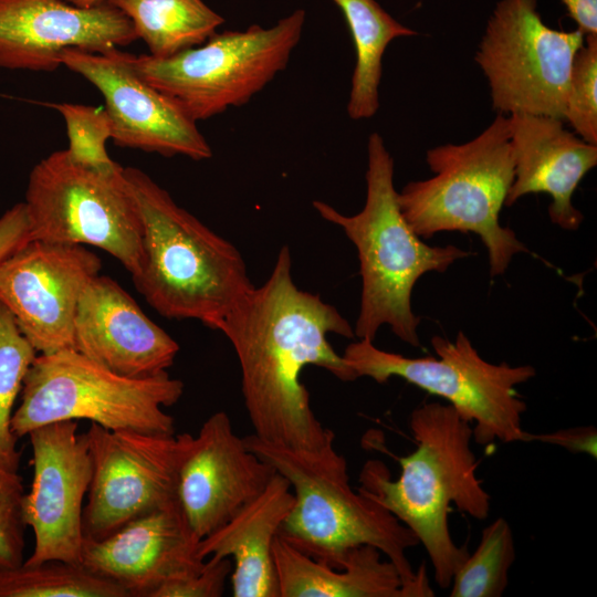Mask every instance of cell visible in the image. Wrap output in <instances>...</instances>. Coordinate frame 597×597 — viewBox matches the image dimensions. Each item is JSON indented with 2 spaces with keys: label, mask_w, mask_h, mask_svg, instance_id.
Masks as SVG:
<instances>
[{
  "label": "cell",
  "mask_w": 597,
  "mask_h": 597,
  "mask_svg": "<svg viewBox=\"0 0 597 597\" xmlns=\"http://www.w3.org/2000/svg\"><path fill=\"white\" fill-rule=\"evenodd\" d=\"M306 13L297 9L270 28L214 33L168 57L130 60L137 74L191 119L205 121L247 104L282 72L301 41Z\"/></svg>",
  "instance_id": "30bf717a"
},
{
  "label": "cell",
  "mask_w": 597,
  "mask_h": 597,
  "mask_svg": "<svg viewBox=\"0 0 597 597\" xmlns=\"http://www.w3.org/2000/svg\"><path fill=\"white\" fill-rule=\"evenodd\" d=\"M293 503L289 481L276 472L258 496L199 541L200 558H233L232 596L280 597L272 546Z\"/></svg>",
  "instance_id": "44dd1931"
},
{
  "label": "cell",
  "mask_w": 597,
  "mask_h": 597,
  "mask_svg": "<svg viewBox=\"0 0 597 597\" xmlns=\"http://www.w3.org/2000/svg\"><path fill=\"white\" fill-rule=\"evenodd\" d=\"M101 269L85 245L30 240L0 263V302L39 354L73 349L78 300Z\"/></svg>",
  "instance_id": "4fadbf2b"
},
{
  "label": "cell",
  "mask_w": 597,
  "mask_h": 597,
  "mask_svg": "<svg viewBox=\"0 0 597 597\" xmlns=\"http://www.w3.org/2000/svg\"><path fill=\"white\" fill-rule=\"evenodd\" d=\"M136 40L130 20L107 2L0 0V69L52 72L67 48L102 53Z\"/></svg>",
  "instance_id": "e0dca14e"
},
{
  "label": "cell",
  "mask_w": 597,
  "mask_h": 597,
  "mask_svg": "<svg viewBox=\"0 0 597 597\" xmlns=\"http://www.w3.org/2000/svg\"><path fill=\"white\" fill-rule=\"evenodd\" d=\"M214 329L226 335L239 359L254 436L302 450H320L335 436L315 416L301 374L313 365L343 381L356 380L327 338H353L355 333L335 306L296 286L287 245L279 251L268 280L240 298Z\"/></svg>",
  "instance_id": "6da1fadb"
},
{
  "label": "cell",
  "mask_w": 597,
  "mask_h": 597,
  "mask_svg": "<svg viewBox=\"0 0 597 597\" xmlns=\"http://www.w3.org/2000/svg\"><path fill=\"white\" fill-rule=\"evenodd\" d=\"M232 567L230 558L208 557L200 570L165 582L151 597H220Z\"/></svg>",
  "instance_id": "4dcf8cb0"
},
{
  "label": "cell",
  "mask_w": 597,
  "mask_h": 597,
  "mask_svg": "<svg viewBox=\"0 0 597 597\" xmlns=\"http://www.w3.org/2000/svg\"><path fill=\"white\" fill-rule=\"evenodd\" d=\"M540 441L558 446L573 453L597 458V431L593 426L574 427L547 433H526V442Z\"/></svg>",
  "instance_id": "1f68e13d"
},
{
  "label": "cell",
  "mask_w": 597,
  "mask_h": 597,
  "mask_svg": "<svg viewBox=\"0 0 597 597\" xmlns=\"http://www.w3.org/2000/svg\"><path fill=\"white\" fill-rule=\"evenodd\" d=\"M0 597H129L82 564L51 559L0 570Z\"/></svg>",
  "instance_id": "d4e9b609"
},
{
  "label": "cell",
  "mask_w": 597,
  "mask_h": 597,
  "mask_svg": "<svg viewBox=\"0 0 597 597\" xmlns=\"http://www.w3.org/2000/svg\"><path fill=\"white\" fill-rule=\"evenodd\" d=\"M85 436L92 479L83 509L84 538L103 540L178 501V471L190 433L159 436L91 422Z\"/></svg>",
  "instance_id": "7c38bea8"
},
{
  "label": "cell",
  "mask_w": 597,
  "mask_h": 597,
  "mask_svg": "<svg viewBox=\"0 0 597 597\" xmlns=\"http://www.w3.org/2000/svg\"><path fill=\"white\" fill-rule=\"evenodd\" d=\"M78 8H93L105 3L107 0H64Z\"/></svg>",
  "instance_id": "e575fe53"
},
{
  "label": "cell",
  "mask_w": 597,
  "mask_h": 597,
  "mask_svg": "<svg viewBox=\"0 0 597 597\" xmlns=\"http://www.w3.org/2000/svg\"><path fill=\"white\" fill-rule=\"evenodd\" d=\"M132 22L156 57H168L200 45L224 19L202 0H107Z\"/></svg>",
  "instance_id": "cb8c5ba5"
},
{
  "label": "cell",
  "mask_w": 597,
  "mask_h": 597,
  "mask_svg": "<svg viewBox=\"0 0 597 597\" xmlns=\"http://www.w3.org/2000/svg\"><path fill=\"white\" fill-rule=\"evenodd\" d=\"M313 207L339 227L357 250L362 294L355 336L374 342L378 329L388 325L402 342L419 347L413 286L422 275L443 273L471 253L452 244L429 245L411 229L398 203L394 159L378 133H371L367 143L364 208L346 216L321 200H314Z\"/></svg>",
  "instance_id": "277c9868"
},
{
  "label": "cell",
  "mask_w": 597,
  "mask_h": 597,
  "mask_svg": "<svg viewBox=\"0 0 597 597\" xmlns=\"http://www.w3.org/2000/svg\"><path fill=\"white\" fill-rule=\"evenodd\" d=\"M182 394L184 383L167 371L129 378L72 348L40 354L24 376L11 431L19 439L50 422L87 419L109 430L172 436L175 420L163 408Z\"/></svg>",
  "instance_id": "52a82bcc"
},
{
  "label": "cell",
  "mask_w": 597,
  "mask_h": 597,
  "mask_svg": "<svg viewBox=\"0 0 597 597\" xmlns=\"http://www.w3.org/2000/svg\"><path fill=\"white\" fill-rule=\"evenodd\" d=\"M24 495L22 476L0 465V570L24 562Z\"/></svg>",
  "instance_id": "f546056e"
},
{
  "label": "cell",
  "mask_w": 597,
  "mask_h": 597,
  "mask_svg": "<svg viewBox=\"0 0 597 597\" xmlns=\"http://www.w3.org/2000/svg\"><path fill=\"white\" fill-rule=\"evenodd\" d=\"M431 346L438 358H410L379 349L373 341L360 338L346 347L343 357L357 378L369 377L384 384L399 377L448 400L473 425V439L481 446L495 440L526 442L527 431L522 428L526 404L515 387L532 379L535 368L483 359L462 331L453 342L436 335Z\"/></svg>",
  "instance_id": "ba28073f"
},
{
  "label": "cell",
  "mask_w": 597,
  "mask_h": 597,
  "mask_svg": "<svg viewBox=\"0 0 597 597\" xmlns=\"http://www.w3.org/2000/svg\"><path fill=\"white\" fill-rule=\"evenodd\" d=\"M515 559L513 531L499 517L483 528L473 553L457 568L451 597H500L509 583V570Z\"/></svg>",
  "instance_id": "484cf974"
},
{
  "label": "cell",
  "mask_w": 597,
  "mask_h": 597,
  "mask_svg": "<svg viewBox=\"0 0 597 597\" xmlns=\"http://www.w3.org/2000/svg\"><path fill=\"white\" fill-rule=\"evenodd\" d=\"M371 545L353 547L342 568L304 554L280 534L272 556L280 597H406L396 566Z\"/></svg>",
  "instance_id": "7402d4cb"
},
{
  "label": "cell",
  "mask_w": 597,
  "mask_h": 597,
  "mask_svg": "<svg viewBox=\"0 0 597 597\" xmlns=\"http://www.w3.org/2000/svg\"><path fill=\"white\" fill-rule=\"evenodd\" d=\"M199 541L176 501L103 540L84 538L81 564L123 587L129 597H151L165 582L202 568Z\"/></svg>",
  "instance_id": "ac0fdd59"
},
{
  "label": "cell",
  "mask_w": 597,
  "mask_h": 597,
  "mask_svg": "<svg viewBox=\"0 0 597 597\" xmlns=\"http://www.w3.org/2000/svg\"><path fill=\"white\" fill-rule=\"evenodd\" d=\"M63 116L69 137L67 153L75 160L97 168L115 164L106 151L112 137L111 123L104 108L72 103H48Z\"/></svg>",
  "instance_id": "f1b7e54d"
},
{
  "label": "cell",
  "mask_w": 597,
  "mask_h": 597,
  "mask_svg": "<svg viewBox=\"0 0 597 597\" xmlns=\"http://www.w3.org/2000/svg\"><path fill=\"white\" fill-rule=\"evenodd\" d=\"M585 36H597V0H561Z\"/></svg>",
  "instance_id": "836d02e7"
},
{
  "label": "cell",
  "mask_w": 597,
  "mask_h": 597,
  "mask_svg": "<svg viewBox=\"0 0 597 597\" xmlns=\"http://www.w3.org/2000/svg\"><path fill=\"white\" fill-rule=\"evenodd\" d=\"M584 40L577 29L546 25L537 0H500L474 56L488 80L493 109L564 121L572 64Z\"/></svg>",
  "instance_id": "8fae6325"
},
{
  "label": "cell",
  "mask_w": 597,
  "mask_h": 597,
  "mask_svg": "<svg viewBox=\"0 0 597 597\" xmlns=\"http://www.w3.org/2000/svg\"><path fill=\"white\" fill-rule=\"evenodd\" d=\"M276 473L233 431L224 411L190 436L177 482V499L193 534L203 538L258 496Z\"/></svg>",
  "instance_id": "2e32d148"
},
{
  "label": "cell",
  "mask_w": 597,
  "mask_h": 597,
  "mask_svg": "<svg viewBox=\"0 0 597 597\" xmlns=\"http://www.w3.org/2000/svg\"><path fill=\"white\" fill-rule=\"evenodd\" d=\"M243 439L293 489L294 503L279 532L286 542L336 568L343 567L353 547L371 545L396 566L406 597L434 596L426 565L413 570L406 554L419 544L416 535L380 504L352 489L347 462L334 447L335 436L320 450L273 444L254 434Z\"/></svg>",
  "instance_id": "3957f363"
},
{
  "label": "cell",
  "mask_w": 597,
  "mask_h": 597,
  "mask_svg": "<svg viewBox=\"0 0 597 597\" xmlns=\"http://www.w3.org/2000/svg\"><path fill=\"white\" fill-rule=\"evenodd\" d=\"M77 429L75 420H61L28 433L33 482L23 499V520L33 531L34 548L25 564L51 559L81 564L92 461L86 436Z\"/></svg>",
  "instance_id": "9a60e30c"
},
{
  "label": "cell",
  "mask_w": 597,
  "mask_h": 597,
  "mask_svg": "<svg viewBox=\"0 0 597 597\" xmlns=\"http://www.w3.org/2000/svg\"><path fill=\"white\" fill-rule=\"evenodd\" d=\"M342 10L354 42L356 62L352 74L347 114L368 119L379 109L383 56L397 38L417 32L392 18L376 0H333Z\"/></svg>",
  "instance_id": "603a6c76"
},
{
  "label": "cell",
  "mask_w": 597,
  "mask_h": 597,
  "mask_svg": "<svg viewBox=\"0 0 597 597\" xmlns=\"http://www.w3.org/2000/svg\"><path fill=\"white\" fill-rule=\"evenodd\" d=\"M409 426L416 449L397 458L401 467L398 480H391L384 462L368 460L359 473L357 491L416 535L431 561L437 585L448 588L469 555L467 547H459L451 537L450 505L484 520L490 512V495L476 475L472 425L453 407L425 402L411 412Z\"/></svg>",
  "instance_id": "7a4b0ae2"
},
{
  "label": "cell",
  "mask_w": 597,
  "mask_h": 597,
  "mask_svg": "<svg viewBox=\"0 0 597 597\" xmlns=\"http://www.w3.org/2000/svg\"><path fill=\"white\" fill-rule=\"evenodd\" d=\"M31 240L93 245L137 277L144 264V226L138 201L115 163L97 168L66 149L50 154L31 170L25 201Z\"/></svg>",
  "instance_id": "9c48e42d"
},
{
  "label": "cell",
  "mask_w": 597,
  "mask_h": 597,
  "mask_svg": "<svg viewBox=\"0 0 597 597\" xmlns=\"http://www.w3.org/2000/svg\"><path fill=\"white\" fill-rule=\"evenodd\" d=\"M73 349L115 374L145 378L167 371L179 345L115 280L98 274L78 300Z\"/></svg>",
  "instance_id": "d6986e66"
},
{
  "label": "cell",
  "mask_w": 597,
  "mask_h": 597,
  "mask_svg": "<svg viewBox=\"0 0 597 597\" xmlns=\"http://www.w3.org/2000/svg\"><path fill=\"white\" fill-rule=\"evenodd\" d=\"M564 122L582 139L597 145V36H585L575 54Z\"/></svg>",
  "instance_id": "83f0119b"
},
{
  "label": "cell",
  "mask_w": 597,
  "mask_h": 597,
  "mask_svg": "<svg viewBox=\"0 0 597 597\" xmlns=\"http://www.w3.org/2000/svg\"><path fill=\"white\" fill-rule=\"evenodd\" d=\"M38 352L21 333L15 318L0 302V465L11 471L20 468L18 438L11 431V418L24 376Z\"/></svg>",
  "instance_id": "4316f807"
},
{
  "label": "cell",
  "mask_w": 597,
  "mask_h": 597,
  "mask_svg": "<svg viewBox=\"0 0 597 597\" xmlns=\"http://www.w3.org/2000/svg\"><path fill=\"white\" fill-rule=\"evenodd\" d=\"M514 163V179L505 206L530 193H546L551 221L564 230H576L584 220L573 205V195L597 165V145L565 127V122L532 114L507 115Z\"/></svg>",
  "instance_id": "ffe728a7"
},
{
  "label": "cell",
  "mask_w": 597,
  "mask_h": 597,
  "mask_svg": "<svg viewBox=\"0 0 597 597\" xmlns=\"http://www.w3.org/2000/svg\"><path fill=\"white\" fill-rule=\"evenodd\" d=\"M144 226V264L133 279L160 315L214 329L254 285L240 251L179 207L147 174L124 168Z\"/></svg>",
  "instance_id": "5b68a950"
},
{
  "label": "cell",
  "mask_w": 597,
  "mask_h": 597,
  "mask_svg": "<svg viewBox=\"0 0 597 597\" xmlns=\"http://www.w3.org/2000/svg\"><path fill=\"white\" fill-rule=\"evenodd\" d=\"M426 163L432 177L410 181L398 192L408 224L425 239L444 231L478 234L490 274H504L514 255L528 252L499 220L514 179L509 116L498 114L467 143L428 149Z\"/></svg>",
  "instance_id": "8992f818"
},
{
  "label": "cell",
  "mask_w": 597,
  "mask_h": 597,
  "mask_svg": "<svg viewBox=\"0 0 597 597\" xmlns=\"http://www.w3.org/2000/svg\"><path fill=\"white\" fill-rule=\"evenodd\" d=\"M31 240L24 202H19L0 217V263Z\"/></svg>",
  "instance_id": "d6a6232c"
},
{
  "label": "cell",
  "mask_w": 597,
  "mask_h": 597,
  "mask_svg": "<svg viewBox=\"0 0 597 597\" xmlns=\"http://www.w3.org/2000/svg\"><path fill=\"white\" fill-rule=\"evenodd\" d=\"M130 56L118 48L102 53L67 48L61 52L60 61L101 92L116 146L166 157L211 158L212 149L197 122L144 81Z\"/></svg>",
  "instance_id": "5bb4252c"
}]
</instances>
